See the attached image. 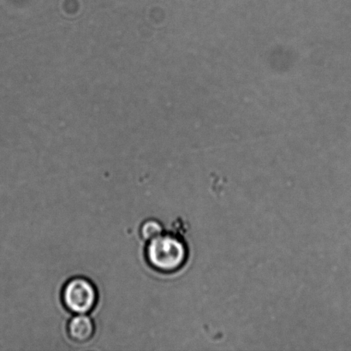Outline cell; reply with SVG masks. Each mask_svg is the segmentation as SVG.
Returning a JSON list of instances; mask_svg holds the SVG:
<instances>
[{
  "mask_svg": "<svg viewBox=\"0 0 351 351\" xmlns=\"http://www.w3.org/2000/svg\"><path fill=\"white\" fill-rule=\"evenodd\" d=\"M95 332V323L87 314L77 315L69 322V336L75 342H88L94 337Z\"/></svg>",
  "mask_w": 351,
  "mask_h": 351,
  "instance_id": "3957f363",
  "label": "cell"
},
{
  "mask_svg": "<svg viewBox=\"0 0 351 351\" xmlns=\"http://www.w3.org/2000/svg\"><path fill=\"white\" fill-rule=\"evenodd\" d=\"M163 233V226L156 219H149L143 223L141 227V236L146 241L156 239Z\"/></svg>",
  "mask_w": 351,
  "mask_h": 351,
  "instance_id": "277c9868",
  "label": "cell"
},
{
  "mask_svg": "<svg viewBox=\"0 0 351 351\" xmlns=\"http://www.w3.org/2000/svg\"><path fill=\"white\" fill-rule=\"evenodd\" d=\"M62 298L68 311L75 315L88 314L97 304V290L88 278L75 277L64 285Z\"/></svg>",
  "mask_w": 351,
  "mask_h": 351,
  "instance_id": "7a4b0ae2",
  "label": "cell"
},
{
  "mask_svg": "<svg viewBox=\"0 0 351 351\" xmlns=\"http://www.w3.org/2000/svg\"><path fill=\"white\" fill-rule=\"evenodd\" d=\"M146 254L151 267L167 274L184 267L189 256L184 241L173 234L164 233L149 241Z\"/></svg>",
  "mask_w": 351,
  "mask_h": 351,
  "instance_id": "6da1fadb",
  "label": "cell"
}]
</instances>
